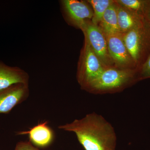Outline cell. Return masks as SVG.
Segmentation results:
<instances>
[{
    "mask_svg": "<svg viewBox=\"0 0 150 150\" xmlns=\"http://www.w3.org/2000/svg\"><path fill=\"white\" fill-rule=\"evenodd\" d=\"M47 124V121L39 123L29 131L18 132L17 135L28 134L30 141L33 144L41 147L47 146L51 144L54 137L53 131Z\"/></svg>",
    "mask_w": 150,
    "mask_h": 150,
    "instance_id": "obj_9",
    "label": "cell"
},
{
    "mask_svg": "<svg viewBox=\"0 0 150 150\" xmlns=\"http://www.w3.org/2000/svg\"><path fill=\"white\" fill-rule=\"evenodd\" d=\"M105 69L101 61L85 38L77 75L78 81L81 87L87 90L92 82L98 77Z\"/></svg>",
    "mask_w": 150,
    "mask_h": 150,
    "instance_id": "obj_2",
    "label": "cell"
},
{
    "mask_svg": "<svg viewBox=\"0 0 150 150\" xmlns=\"http://www.w3.org/2000/svg\"><path fill=\"white\" fill-rule=\"evenodd\" d=\"M133 78V74L129 71L105 69L98 77L92 82L86 90L97 93L118 90L129 83Z\"/></svg>",
    "mask_w": 150,
    "mask_h": 150,
    "instance_id": "obj_3",
    "label": "cell"
},
{
    "mask_svg": "<svg viewBox=\"0 0 150 150\" xmlns=\"http://www.w3.org/2000/svg\"><path fill=\"white\" fill-rule=\"evenodd\" d=\"M110 57L118 64H130L131 58L126 49L121 33L105 35Z\"/></svg>",
    "mask_w": 150,
    "mask_h": 150,
    "instance_id": "obj_7",
    "label": "cell"
},
{
    "mask_svg": "<svg viewBox=\"0 0 150 150\" xmlns=\"http://www.w3.org/2000/svg\"><path fill=\"white\" fill-rule=\"evenodd\" d=\"M14 150H40L30 142H20L17 144Z\"/></svg>",
    "mask_w": 150,
    "mask_h": 150,
    "instance_id": "obj_15",
    "label": "cell"
},
{
    "mask_svg": "<svg viewBox=\"0 0 150 150\" xmlns=\"http://www.w3.org/2000/svg\"><path fill=\"white\" fill-rule=\"evenodd\" d=\"M141 28V26L134 27L125 33L123 37L128 53L136 62L141 57L143 48V35Z\"/></svg>",
    "mask_w": 150,
    "mask_h": 150,
    "instance_id": "obj_10",
    "label": "cell"
},
{
    "mask_svg": "<svg viewBox=\"0 0 150 150\" xmlns=\"http://www.w3.org/2000/svg\"><path fill=\"white\" fill-rule=\"evenodd\" d=\"M141 76L143 79L150 78V54L142 67Z\"/></svg>",
    "mask_w": 150,
    "mask_h": 150,
    "instance_id": "obj_16",
    "label": "cell"
},
{
    "mask_svg": "<svg viewBox=\"0 0 150 150\" xmlns=\"http://www.w3.org/2000/svg\"><path fill=\"white\" fill-rule=\"evenodd\" d=\"M116 2L126 8L136 11L142 9L144 5V2L139 0H119Z\"/></svg>",
    "mask_w": 150,
    "mask_h": 150,
    "instance_id": "obj_14",
    "label": "cell"
},
{
    "mask_svg": "<svg viewBox=\"0 0 150 150\" xmlns=\"http://www.w3.org/2000/svg\"><path fill=\"white\" fill-rule=\"evenodd\" d=\"M62 5L70 19L79 27L80 25L93 17V13L86 3L77 0H64Z\"/></svg>",
    "mask_w": 150,
    "mask_h": 150,
    "instance_id": "obj_6",
    "label": "cell"
},
{
    "mask_svg": "<svg viewBox=\"0 0 150 150\" xmlns=\"http://www.w3.org/2000/svg\"><path fill=\"white\" fill-rule=\"evenodd\" d=\"M148 18H149V20L150 21V7L149 12H148Z\"/></svg>",
    "mask_w": 150,
    "mask_h": 150,
    "instance_id": "obj_17",
    "label": "cell"
},
{
    "mask_svg": "<svg viewBox=\"0 0 150 150\" xmlns=\"http://www.w3.org/2000/svg\"><path fill=\"white\" fill-rule=\"evenodd\" d=\"M58 128L73 132L85 150H115L117 137L113 126L95 112L83 118L60 125Z\"/></svg>",
    "mask_w": 150,
    "mask_h": 150,
    "instance_id": "obj_1",
    "label": "cell"
},
{
    "mask_svg": "<svg viewBox=\"0 0 150 150\" xmlns=\"http://www.w3.org/2000/svg\"><path fill=\"white\" fill-rule=\"evenodd\" d=\"M29 77L24 70L11 67L0 61V90L18 83L28 84Z\"/></svg>",
    "mask_w": 150,
    "mask_h": 150,
    "instance_id": "obj_8",
    "label": "cell"
},
{
    "mask_svg": "<svg viewBox=\"0 0 150 150\" xmlns=\"http://www.w3.org/2000/svg\"><path fill=\"white\" fill-rule=\"evenodd\" d=\"M100 22V28L105 35L121 33L118 26L117 6L113 3L111 4L105 12Z\"/></svg>",
    "mask_w": 150,
    "mask_h": 150,
    "instance_id": "obj_11",
    "label": "cell"
},
{
    "mask_svg": "<svg viewBox=\"0 0 150 150\" xmlns=\"http://www.w3.org/2000/svg\"><path fill=\"white\" fill-rule=\"evenodd\" d=\"M92 6L94 13L93 23L97 24L100 22L103 14L109 6L113 3V1L109 0H89L88 1Z\"/></svg>",
    "mask_w": 150,
    "mask_h": 150,
    "instance_id": "obj_13",
    "label": "cell"
},
{
    "mask_svg": "<svg viewBox=\"0 0 150 150\" xmlns=\"http://www.w3.org/2000/svg\"><path fill=\"white\" fill-rule=\"evenodd\" d=\"M28 84L18 83L0 90V113H8L29 96Z\"/></svg>",
    "mask_w": 150,
    "mask_h": 150,
    "instance_id": "obj_5",
    "label": "cell"
},
{
    "mask_svg": "<svg viewBox=\"0 0 150 150\" xmlns=\"http://www.w3.org/2000/svg\"><path fill=\"white\" fill-rule=\"evenodd\" d=\"M79 28L83 31L85 37L88 40L101 63L108 64L110 56L108 49L106 37L101 28L87 20L81 24Z\"/></svg>",
    "mask_w": 150,
    "mask_h": 150,
    "instance_id": "obj_4",
    "label": "cell"
},
{
    "mask_svg": "<svg viewBox=\"0 0 150 150\" xmlns=\"http://www.w3.org/2000/svg\"><path fill=\"white\" fill-rule=\"evenodd\" d=\"M118 28L121 33H126L137 26H141L139 19L126 8L117 6Z\"/></svg>",
    "mask_w": 150,
    "mask_h": 150,
    "instance_id": "obj_12",
    "label": "cell"
}]
</instances>
